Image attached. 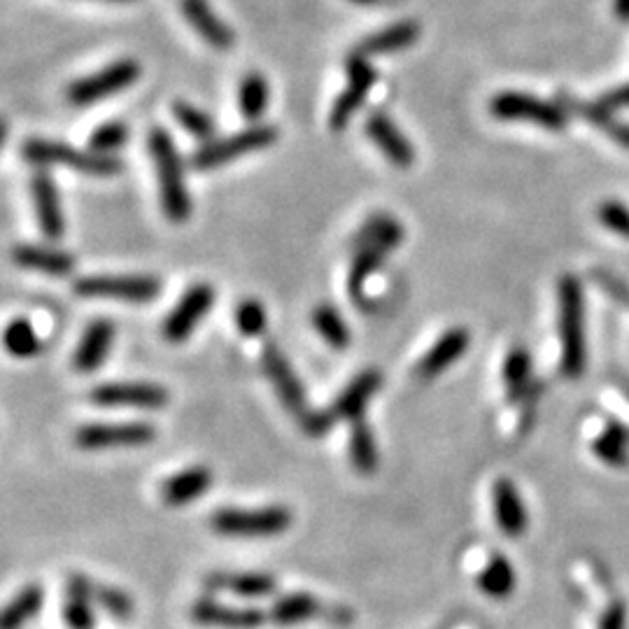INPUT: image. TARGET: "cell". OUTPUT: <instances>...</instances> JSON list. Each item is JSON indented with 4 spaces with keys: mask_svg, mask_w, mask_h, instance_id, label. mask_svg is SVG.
<instances>
[{
    "mask_svg": "<svg viewBox=\"0 0 629 629\" xmlns=\"http://www.w3.org/2000/svg\"><path fill=\"white\" fill-rule=\"evenodd\" d=\"M261 367L267 371L271 385L275 387L280 402L285 404V408L296 418V422L301 424L304 432L308 436H324L331 424H334V412L331 410H312L306 399V390L301 378L296 375L294 367L285 353L280 350L275 343H267L261 350Z\"/></svg>",
    "mask_w": 629,
    "mask_h": 629,
    "instance_id": "1",
    "label": "cell"
},
{
    "mask_svg": "<svg viewBox=\"0 0 629 629\" xmlns=\"http://www.w3.org/2000/svg\"><path fill=\"white\" fill-rule=\"evenodd\" d=\"M147 147L155 159L163 214L175 224L187 222L192 218V196L185 185V169H182L173 136L165 128L155 126L147 136Z\"/></svg>",
    "mask_w": 629,
    "mask_h": 629,
    "instance_id": "2",
    "label": "cell"
},
{
    "mask_svg": "<svg viewBox=\"0 0 629 629\" xmlns=\"http://www.w3.org/2000/svg\"><path fill=\"white\" fill-rule=\"evenodd\" d=\"M559 301V341H562V373L578 378L585 369V308L583 287L576 275H565L557 283Z\"/></svg>",
    "mask_w": 629,
    "mask_h": 629,
    "instance_id": "3",
    "label": "cell"
},
{
    "mask_svg": "<svg viewBox=\"0 0 629 629\" xmlns=\"http://www.w3.org/2000/svg\"><path fill=\"white\" fill-rule=\"evenodd\" d=\"M22 157L45 169V165H63V169L82 173V175H96V177H110L120 175L124 171V161L110 155H98L94 150H79V147H71L69 143L61 140H45V138H30L22 147Z\"/></svg>",
    "mask_w": 629,
    "mask_h": 629,
    "instance_id": "4",
    "label": "cell"
},
{
    "mask_svg": "<svg viewBox=\"0 0 629 629\" xmlns=\"http://www.w3.org/2000/svg\"><path fill=\"white\" fill-rule=\"evenodd\" d=\"M294 516L283 504H271L261 508H220L212 513L210 527L224 536L267 539L287 532Z\"/></svg>",
    "mask_w": 629,
    "mask_h": 629,
    "instance_id": "5",
    "label": "cell"
},
{
    "mask_svg": "<svg viewBox=\"0 0 629 629\" xmlns=\"http://www.w3.org/2000/svg\"><path fill=\"white\" fill-rule=\"evenodd\" d=\"M278 140V128L273 124H252L238 134L222 138V140H210L206 145L198 147L192 155V169L196 171H212L220 169V165L234 161L238 157L252 155L259 150H267Z\"/></svg>",
    "mask_w": 629,
    "mask_h": 629,
    "instance_id": "6",
    "label": "cell"
},
{
    "mask_svg": "<svg viewBox=\"0 0 629 629\" xmlns=\"http://www.w3.org/2000/svg\"><path fill=\"white\" fill-rule=\"evenodd\" d=\"M73 289L82 299L150 304L161 294V280L155 275H82Z\"/></svg>",
    "mask_w": 629,
    "mask_h": 629,
    "instance_id": "7",
    "label": "cell"
},
{
    "mask_svg": "<svg viewBox=\"0 0 629 629\" xmlns=\"http://www.w3.org/2000/svg\"><path fill=\"white\" fill-rule=\"evenodd\" d=\"M138 77L140 63L136 59H120L106 65L103 71L71 82L69 89H65V98H69V103L73 106H91L106 101V98L114 94H122L131 85H136Z\"/></svg>",
    "mask_w": 629,
    "mask_h": 629,
    "instance_id": "8",
    "label": "cell"
},
{
    "mask_svg": "<svg viewBox=\"0 0 629 629\" xmlns=\"http://www.w3.org/2000/svg\"><path fill=\"white\" fill-rule=\"evenodd\" d=\"M73 439L82 451L145 448L157 439V429L147 422H89L82 424Z\"/></svg>",
    "mask_w": 629,
    "mask_h": 629,
    "instance_id": "9",
    "label": "cell"
},
{
    "mask_svg": "<svg viewBox=\"0 0 629 629\" xmlns=\"http://www.w3.org/2000/svg\"><path fill=\"white\" fill-rule=\"evenodd\" d=\"M490 112L502 122H532L541 128L562 131L567 126V112L562 106L541 101L532 94L502 91L490 101Z\"/></svg>",
    "mask_w": 629,
    "mask_h": 629,
    "instance_id": "10",
    "label": "cell"
},
{
    "mask_svg": "<svg viewBox=\"0 0 629 629\" xmlns=\"http://www.w3.org/2000/svg\"><path fill=\"white\" fill-rule=\"evenodd\" d=\"M345 73H347V87L341 91L334 108H331L329 112L331 131L347 128V124L353 122V118L361 110V106L367 103L369 91L378 82L373 63L369 61L367 54H361V52H353L350 57H347Z\"/></svg>",
    "mask_w": 629,
    "mask_h": 629,
    "instance_id": "11",
    "label": "cell"
},
{
    "mask_svg": "<svg viewBox=\"0 0 629 629\" xmlns=\"http://www.w3.org/2000/svg\"><path fill=\"white\" fill-rule=\"evenodd\" d=\"M214 304V289L208 283H196L180 296L175 308L165 314L161 336L169 343L187 341Z\"/></svg>",
    "mask_w": 629,
    "mask_h": 629,
    "instance_id": "12",
    "label": "cell"
},
{
    "mask_svg": "<svg viewBox=\"0 0 629 629\" xmlns=\"http://www.w3.org/2000/svg\"><path fill=\"white\" fill-rule=\"evenodd\" d=\"M89 399L101 408L161 410L171 402V394L157 383H103L91 390Z\"/></svg>",
    "mask_w": 629,
    "mask_h": 629,
    "instance_id": "13",
    "label": "cell"
},
{
    "mask_svg": "<svg viewBox=\"0 0 629 629\" xmlns=\"http://www.w3.org/2000/svg\"><path fill=\"white\" fill-rule=\"evenodd\" d=\"M189 616L196 625L222 629H257L269 618L257 606H231L208 597L196 600L189 608Z\"/></svg>",
    "mask_w": 629,
    "mask_h": 629,
    "instance_id": "14",
    "label": "cell"
},
{
    "mask_svg": "<svg viewBox=\"0 0 629 629\" xmlns=\"http://www.w3.org/2000/svg\"><path fill=\"white\" fill-rule=\"evenodd\" d=\"M367 136L373 140V145L383 152L396 169H410L416 163V147L402 134V128L383 110H373L367 124H363Z\"/></svg>",
    "mask_w": 629,
    "mask_h": 629,
    "instance_id": "15",
    "label": "cell"
},
{
    "mask_svg": "<svg viewBox=\"0 0 629 629\" xmlns=\"http://www.w3.org/2000/svg\"><path fill=\"white\" fill-rule=\"evenodd\" d=\"M30 196H33V208H36V218H38L42 236L49 240L63 238L65 222H63L61 196L57 189V182L45 169H38L36 173H33Z\"/></svg>",
    "mask_w": 629,
    "mask_h": 629,
    "instance_id": "16",
    "label": "cell"
},
{
    "mask_svg": "<svg viewBox=\"0 0 629 629\" xmlns=\"http://www.w3.org/2000/svg\"><path fill=\"white\" fill-rule=\"evenodd\" d=\"M206 588L243 600H263L278 590V581L263 571H212L206 576Z\"/></svg>",
    "mask_w": 629,
    "mask_h": 629,
    "instance_id": "17",
    "label": "cell"
},
{
    "mask_svg": "<svg viewBox=\"0 0 629 629\" xmlns=\"http://www.w3.org/2000/svg\"><path fill=\"white\" fill-rule=\"evenodd\" d=\"M180 10L185 14L189 26L198 33V38L208 42L212 49L224 52V49L234 47L236 42L234 28L220 20L208 0H180Z\"/></svg>",
    "mask_w": 629,
    "mask_h": 629,
    "instance_id": "18",
    "label": "cell"
},
{
    "mask_svg": "<svg viewBox=\"0 0 629 629\" xmlns=\"http://www.w3.org/2000/svg\"><path fill=\"white\" fill-rule=\"evenodd\" d=\"M469 343H471V334L467 329L455 326L445 331V334L432 347H429V353L420 359L416 369L418 378L432 380L441 375L445 369H451L453 363L469 350Z\"/></svg>",
    "mask_w": 629,
    "mask_h": 629,
    "instance_id": "19",
    "label": "cell"
},
{
    "mask_svg": "<svg viewBox=\"0 0 629 629\" xmlns=\"http://www.w3.org/2000/svg\"><path fill=\"white\" fill-rule=\"evenodd\" d=\"M212 488V471L208 467H189L165 478L159 492L161 502L171 508L194 504L198 496H203Z\"/></svg>",
    "mask_w": 629,
    "mask_h": 629,
    "instance_id": "20",
    "label": "cell"
},
{
    "mask_svg": "<svg viewBox=\"0 0 629 629\" xmlns=\"http://www.w3.org/2000/svg\"><path fill=\"white\" fill-rule=\"evenodd\" d=\"M114 341V324L110 320H94L82 334L73 355V367L79 373H94L101 369L110 345Z\"/></svg>",
    "mask_w": 629,
    "mask_h": 629,
    "instance_id": "21",
    "label": "cell"
},
{
    "mask_svg": "<svg viewBox=\"0 0 629 629\" xmlns=\"http://www.w3.org/2000/svg\"><path fill=\"white\" fill-rule=\"evenodd\" d=\"M383 385V375L375 369H369L359 373L350 385H347L338 399L331 406V412H334L336 420H347L355 422L363 418V410H367V404L373 399L375 392Z\"/></svg>",
    "mask_w": 629,
    "mask_h": 629,
    "instance_id": "22",
    "label": "cell"
},
{
    "mask_svg": "<svg viewBox=\"0 0 629 629\" xmlns=\"http://www.w3.org/2000/svg\"><path fill=\"white\" fill-rule=\"evenodd\" d=\"M492 499H494V518L502 532L508 536L525 534L529 518L518 488L513 485L508 478H499L494 483Z\"/></svg>",
    "mask_w": 629,
    "mask_h": 629,
    "instance_id": "23",
    "label": "cell"
},
{
    "mask_svg": "<svg viewBox=\"0 0 629 629\" xmlns=\"http://www.w3.org/2000/svg\"><path fill=\"white\" fill-rule=\"evenodd\" d=\"M14 263L28 271H38L52 278H65L75 271V259L59 250V247H45V245H20L14 247Z\"/></svg>",
    "mask_w": 629,
    "mask_h": 629,
    "instance_id": "24",
    "label": "cell"
},
{
    "mask_svg": "<svg viewBox=\"0 0 629 629\" xmlns=\"http://www.w3.org/2000/svg\"><path fill=\"white\" fill-rule=\"evenodd\" d=\"M418 38H420V24L412 20H404V22H396L392 26L371 33V36H367L359 42L357 52L367 57H383V54L399 52V49L416 45Z\"/></svg>",
    "mask_w": 629,
    "mask_h": 629,
    "instance_id": "25",
    "label": "cell"
},
{
    "mask_svg": "<svg viewBox=\"0 0 629 629\" xmlns=\"http://www.w3.org/2000/svg\"><path fill=\"white\" fill-rule=\"evenodd\" d=\"M404 240V226L396 222L392 214L385 212H375L371 218L361 224V229L353 238V250H361V247L378 245L385 247L387 252H394L396 247Z\"/></svg>",
    "mask_w": 629,
    "mask_h": 629,
    "instance_id": "26",
    "label": "cell"
},
{
    "mask_svg": "<svg viewBox=\"0 0 629 629\" xmlns=\"http://www.w3.org/2000/svg\"><path fill=\"white\" fill-rule=\"evenodd\" d=\"M322 602L318 597H312L308 592H289L278 597L273 606L269 608V618L275 625L292 627V625H301L312 618L322 616Z\"/></svg>",
    "mask_w": 629,
    "mask_h": 629,
    "instance_id": "27",
    "label": "cell"
},
{
    "mask_svg": "<svg viewBox=\"0 0 629 629\" xmlns=\"http://www.w3.org/2000/svg\"><path fill=\"white\" fill-rule=\"evenodd\" d=\"M63 618L71 629H94L96 627V614H94V600L87 585L85 576H71L69 585H65V604H63Z\"/></svg>",
    "mask_w": 629,
    "mask_h": 629,
    "instance_id": "28",
    "label": "cell"
},
{
    "mask_svg": "<svg viewBox=\"0 0 629 629\" xmlns=\"http://www.w3.org/2000/svg\"><path fill=\"white\" fill-rule=\"evenodd\" d=\"M271 89L269 79L261 73H250L240 79L238 87V110L250 124H259L269 110Z\"/></svg>",
    "mask_w": 629,
    "mask_h": 629,
    "instance_id": "29",
    "label": "cell"
},
{
    "mask_svg": "<svg viewBox=\"0 0 629 629\" xmlns=\"http://www.w3.org/2000/svg\"><path fill=\"white\" fill-rule=\"evenodd\" d=\"M390 252L385 247H378V245H369V247H361V250L355 252L353 263H350V273H347V294H350V299L361 304L363 299V287H367V280L383 267V261Z\"/></svg>",
    "mask_w": 629,
    "mask_h": 629,
    "instance_id": "30",
    "label": "cell"
},
{
    "mask_svg": "<svg viewBox=\"0 0 629 629\" xmlns=\"http://www.w3.org/2000/svg\"><path fill=\"white\" fill-rule=\"evenodd\" d=\"M516 569L504 555H492L478 574V588L492 600H508L516 590Z\"/></svg>",
    "mask_w": 629,
    "mask_h": 629,
    "instance_id": "31",
    "label": "cell"
},
{
    "mask_svg": "<svg viewBox=\"0 0 629 629\" xmlns=\"http://www.w3.org/2000/svg\"><path fill=\"white\" fill-rule=\"evenodd\" d=\"M42 604H45L42 585H26L24 590L16 592V597L5 606L3 618H0V627L22 629L40 614Z\"/></svg>",
    "mask_w": 629,
    "mask_h": 629,
    "instance_id": "32",
    "label": "cell"
},
{
    "mask_svg": "<svg viewBox=\"0 0 629 629\" xmlns=\"http://www.w3.org/2000/svg\"><path fill=\"white\" fill-rule=\"evenodd\" d=\"M504 383L508 387L510 402H525L532 390V357L525 347L510 350L504 361Z\"/></svg>",
    "mask_w": 629,
    "mask_h": 629,
    "instance_id": "33",
    "label": "cell"
},
{
    "mask_svg": "<svg viewBox=\"0 0 629 629\" xmlns=\"http://www.w3.org/2000/svg\"><path fill=\"white\" fill-rule=\"evenodd\" d=\"M310 320L314 331H318L324 343H329L334 350H345V347L350 345V329H347V322L343 320L338 308L322 304L312 310Z\"/></svg>",
    "mask_w": 629,
    "mask_h": 629,
    "instance_id": "34",
    "label": "cell"
},
{
    "mask_svg": "<svg viewBox=\"0 0 629 629\" xmlns=\"http://www.w3.org/2000/svg\"><path fill=\"white\" fill-rule=\"evenodd\" d=\"M350 459L359 473H373L378 469V445L371 427L361 420L353 422L350 429Z\"/></svg>",
    "mask_w": 629,
    "mask_h": 629,
    "instance_id": "35",
    "label": "cell"
},
{
    "mask_svg": "<svg viewBox=\"0 0 629 629\" xmlns=\"http://www.w3.org/2000/svg\"><path fill=\"white\" fill-rule=\"evenodd\" d=\"M87 585H89L94 604L101 606L108 616L118 620H128L131 616H134V600H131L124 590L91 581V578H87Z\"/></svg>",
    "mask_w": 629,
    "mask_h": 629,
    "instance_id": "36",
    "label": "cell"
},
{
    "mask_svg": "<svg viewBox=\"0 0 629 629\" xmlns=\"http://www.w3.org/2000/svg\"><path fill=\"white\" fill-rule=\"evenodd\" d=\"M5 347L12 357L28 359V357H36L40 353L42 343L38 338L36 326H33L24 318H16L5 326Z\"/></svg>",
    "mask_w": 629,
    "mask_h": 629,
    "instance_id": "37",
    "label": "cell"
},
{
    "mask_svg": "<svg viewBox=\"0 0 629 629\" xmlns=\"http://www.w3.org/2000/svg\"><path fill=\"white\" fill-rule=\"evenodd\" d=\"M173 118L177 120V124L187 131V134L196 140H206L210 143L212 136H214V131H218V124H214V120L210 118L208 112L203 110H198L196 106L192 103H185V101H175L173 106Z\"/></svg>",
    "mask_w": 629,
    "mask_h": 629,
    "instance_id": "38",
    "label": "cell"
},
{
    "mask_svg": "<svg viewBox=\"0 0 629 629\" xmlns=\"http://www.w3.org/2000/svg\"><path fill=\"white\" fill-rule=\"evenodd\" d=\"M565 101H567L569 108L581 110L583 118H585L588 122H592L600 131H604V134H606L608 138H614L618 145H622V147H627V150H629V124L618 122V120L614 118V112L602 110L597 103H592V106H583V103H581V106H578V103H571L569 98H565ZM567 106H562V108H567Z\"/></svg>",
    "mask_w": 629,
    "mask_h": 629,
    "instance_id": "39",
    "label": "cell"
},
{
    "mask_svg": "<svg viewBox=\"0 0 629 629\" xmlns=\"http://www.w3.org/2000/svg\"><path fill=\"white\" fill-rule=\"evenodd\" d=\"M128 140V126L124 122H106L89 136V150L98 155H110L122 150Z\"/></svg>",
    "mask_w": 629,
    "mask_h": 629,
    "instance_id": "40",
    "label": "cell"
},
{
    "mask_svg": "<svg viewBox=\"0 0 629 629\" xmlns=\"http://www.w3.org/2000/svg\"><path fill=\"white\" fill-rule=\"evenodd\" d=\"M234 320H236V326L243 336L247 338H257L261 336L263 331H267V308H263V304H259L257 299H245L236 306V312H234Z\"/></svg>",
    "mask_w": 629,
    "mask_h": 629,
    "instance_id": "41",
    "label": "cell"
},
{
    "mask_svg": "<svg viewBox=\"0 0 629 629\" xmlns=\"http://www.w3.org/2000/svg\"><path fill=\"white\" fill-rule=\"evenodd\" d=\"M594 453H597L606 465L622 467L627 461V434L618 424H610L606 432L594 441Z\"/></svg>",
    "mask_w": 629,
    "mask_h": 629,
    "instance_id": "42",
    "label": "cell"
},
{
    "mask_svg": "<svg viewBox=\"0 0 629 629\" xmlns=\"http://www.w3.org/2000/svg\"><path fill=\"white\" fill-rule=\"evenodd\" d=\"M597 218L608 231H614V234L622 238H629V208L622 206L620 201L608 198V201H604L597 208Z\"/></svg>",
    "mask_w": 629,
    "mask_h": 629,
    "instance_id": "43",
    "label": "cell"
},
{
    "mask_svg": "<svg viewBox=\"0 0 629 629\" xmlns=\"http://www.w3.org/2000/svg\"><path fill=\"white\" fill-rule=\"evenodd\" d=\"M594 280H600V285H602L610 296H614L616 301L629 304V287L622 283V280H618L616 275H610V273H604V271L594 273Z\"/></svg>",
    "mask_w": 629,
    "mask_h": 629,
    "instance_id": "44",
    "label": "cell"
},
{
    "mask_svg": "<svg viewBox=\"0 0 629 629\" xmlns=\"http://www.w3.org/2000/svg\"><path fill=\"white\" fill-rule=\"evenodd\" d=\"M597 106L606 112H616L620 108H629V85H622V87H616V89H610L606 91Z\"/></svg>",
    "mask_w": 629,
    "mask_h": 629,
    "instance_id": "45",
    "label": "cell"
},
{
    "mask_svg": "<svg viewBox=\"0 0 629 629\" xmlns=\"http://www.w3.org/2000/svg\"><path fill=\"white\" fill-rule=\"evenodd\" d=\"M602 629H625V610H622V606L608 608V614L602 620Z\"/></svg>",
    "mask_w": 629,
    "mask_h": 629,
    "instance_id": "46",
    "label": "cell"
},
{
    "mask_svg": "<svg viewBox=\"0 0 629 629\" xmlns=\"http://www.w3.org/2000/svg\"><path fill=\"white\" fill-rule=\"evenodd\" d=\"M616 12L620 20H629V0H616Z\"/></svg>",
    "mask_w": 629,
    "mask_h": 629,
    "instance_id": "47",
    "label": "cell"
},
{
    "mask_svg": "<svg viewBox=\"0 0 629 629\" xmlns=\"http://www.w3.org/2000/svg\"><path fill=\"white\" fill-rule=\"evenodd\" d=\"M353 3H357V5H371L373 0H353Z\"/></svg>",
    "mask_w": 629,
    "mask_h": 629,
    "instance_id": "48",
    "label": "cell"
},
{
    "mask_svg": "<svg viewBox=\"0 0 629 629\" xmlns=\"http://www.w3.org/2000/svg\"><path fill=\"white\" fill-rule=\"evenodd\" d=\"M108 3H131V0H108Z\"/></svg>",
    "mask_w": 629,
    "mask_h": 629,
    "instance_id": "49",
    "label": "cell"
}]
</instances>
